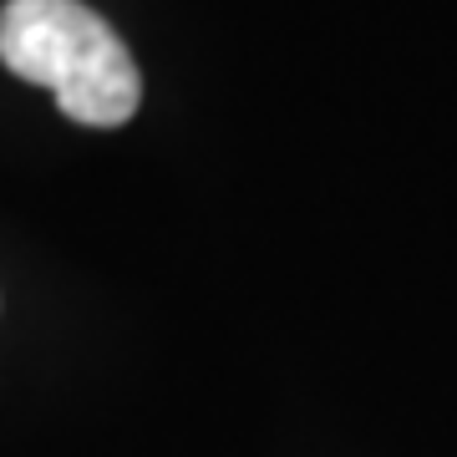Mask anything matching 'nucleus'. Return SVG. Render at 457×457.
I'll return each instance as SVG.
<instances>
[{"label":"nucleus","instance_id":"1","mask_svg":"<svg viewBox=\"0 0 457 457\" xmlns=\"http://www.w3.org/2000/svg\"><path fill=\"white\" fill-rule=\"evenodd\" d=\"M0 62L21 82L46 87L82 128H122L143 107L132 51L82 0H11L0 11Z\"/></svg>","mask_w":457,"mask_h":457}]
</instances>
